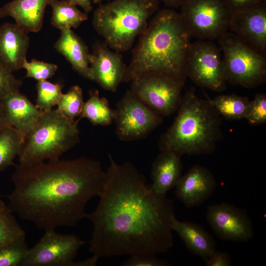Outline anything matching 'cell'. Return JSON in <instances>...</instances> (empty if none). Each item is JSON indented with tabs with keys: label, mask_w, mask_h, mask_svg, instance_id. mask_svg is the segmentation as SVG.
Segmentation results:
<instances>
[{
	"label": "cell",
	"mask_w": 266,
	"mask_h": 266,
	"mask_svg": "<svg viewBox=\"0 0 266 266\" xmlns=\"http://www.w3.org/2000/svg\"><path fill=\"white\" fill-rule=\"evenodd\" d=\"M108 158L100 201L86 217L93 226L90 252L98 258L166 252L173 246L172 201L147 184L132 163Z\"/></svg>",
	"instance_id": "6da1fadb"
},
{
	"label": "cell",
	"mask_w": 266,
	"mask_h": 266,
	"mask_svg": "<svg viewBox=\"0 0 266 266\" xmlns=\"http://www.w3.org/2000/svg\"><path fill=\"white\" fill-rule=\"evenodd\" d=\"M14 166L8 206L45 231L75 226L86 218L87 203L104 187L100 162L85 157Z\"/></svg>",
	"instance_id": "7a4b0ae2"
},
{
	"label": "cell",
	"mask_w": 266,
	"mask_h": 266,
	"mask_svg": "<svg viewBox=\"0 0 266 266\" xmlns=\"http://www.w3.org/2000/svg\"><path fill=\"white\" fill-rule=\"evenodd\" d=\"M192 36L180 13L171 8L158 10L150 19L133 50L122 82L146 73L167 75L183 82Z\"/></svg>",
	"instance_id": "3957f363"
},
{
	"label": "cell",
	"mask_w": 266,
	"mask_h": 266,
	"mask_svg": "<svg viewBox=\"0 0 266 266\" xmlns=\"http://www.w3.org/2000/svg\"><path fill=\"white\" fill-rule=\"evenodd\" d=\"M171 126L160 138L161 151L179 156L212 153L222 137V117L210 102L199 98L194 88L182 95Z\"/></svg>",
	"instance_id": "277c9868"
},
{
	"label": "cell",
	"mask_w": 266,
	"mask_h": 266,
	"mask_svg": "<svg viewBox=\"0 0 266 266\" xmlns=\"http://www.w3.org/2000/svg\"><path fill=\"white\" fill-rule=\"evenodd\" d=\"M158 8L159 0H113L95 10L93 26L110 48L127 51Z\"/></svg>",
	"instance_id": "5b68a950"
},
{
	"label": "cell",
	"mask_w": 266,
	"mask_h": 266,
	"mask_svg": "<svg viewBox=\"0 0 266 266\" xmlns=\"http://www.w3.org/2000/svg\"><path fill=\"white\" fill-rule=\"evenodd\" d=\"M57 109L42 111L36 123L23 139L19 164L31 165L60 159L80 140L78 123Z\"/></svg>",
	"instance_id": "8992f818"
},
{
	"label": "cell",
	"mask_w": 266,
	"mask_h": 266,
	"mask_svg": "<svg viewBox=\"0 0 266 266\" xmlns=\"http://www.w3.org/2000/svg\"><path fill=\"white\" fill-rule=\"evenodd\" d=\"M223 51L226 80L247 88L266 81V55L247 44L233 33L227 32L218 38Z\"/></svg>",
	"instance_id": "52a82bcc"
},
{
	"label": "cell",
	"mask_w": 266,
	"mask_h": 266,
	"mask_svg": "<svg viewBox=\"0 0 266 266\" xmlns=\"http://www.w3.org/2000/svg\"><path fill=\"white\" fill-rule=\"evenodd\" d=\"M180 7L192 37L212 40L229 30L233 12L226 0H184Z\"/></svg>",
	"instance_id": "ba28073f"
},
{
	"label": "cell",
	"mask_w": 266,
	"mask_h": 266,
	"mask_svg": "<svg viewBox=\"0 0 266 266\" xmlns=\"http://www.w3.org/2000/svg\"><path fill=\"white\" fill-rule=\"evenodd\" d=\"M130 82V91L160 115L168 116L177 110L184 82L153 73L140 75Z\"/></svg>",
	"instance_id": "9c48e42d"
},
{
	"label": "cell",
	"mask_w": 266,
	"mask_h": 266,
	"mask_svg": "<svg viewBox=\"0 0 266 266\" xmlns=\"http://www.w3.org/2000/svg\"><path fill=\"white\" fill-rule=\"evenodd\" d=\"M221 49L209 40L191 42L187 56L186 73L196 85L222 92L227 88Z\"/></svg>",
	"instance_id": "30bf717a"
},
{
	"label": "cell",
	"mask_w": 266,
	"mask_h": 266,
	"mask_svg": "<svg viewBox=\"0 0 266 266\" xmlns=\"http://www.w3.org/2000/svg\"><path fill=\"white\" fill-rule=\"evenodd\" d=\"M114 110L116 133L123 141L143 138L163 121L162 116L147 106L130 90L118 101Z\"/></svg>",
	"instance_id": "8fae6325"
},
{
	"label": "cell",
	"mask_w": 266,
	"mask_h": 266,
	"mask_svg": "<svg viewBox=\"0 0 266 266\" xmlns=\"http://www.w3.org/2000/svg\"><path fill=\"white\" fill-rule=\"evenodd\" d=\"M85 243L74 234L45 230L34 246L29 248L21 266H81V261L74 259Z\"/></svg>",
	"instance_id": "7c38bea8"
},
{
	"label": "cell",
	"mask_w": 266,
	"mask_h": 266,
	"mask_svg": "<svg viewBox=\"0 0 266 266\" xmlns=\"http://www.w3.org/2000/svg\"><path fill=\"white\" fill-rule=\"evenodd\" d=\"M206 218L215 234L224 240L247 242L254 235L252 222L246 212L226 202L207 207Z\"/></svg>",
	"instance_id": "4fadbf2b"
},
{
	"label": "cell",
	"mask_w": 266,
	"mask_h": 266,
	"mask_svg": "<svg viewBox=\"0 0 266 266\" xmlns=\"http://www.w3.org/2000/svg\"><path fill=\"white\" fill-rule=\"evenodd\" d=\"M89 79L104 90L115 92L122 82L126 66L119 52L113 51L104 42H96L89 56Z\"/></svg>",
	"instance_id": "5bb4252c"
},
{
	"label": "cell",
	"mask_w": 266,
	"mask_h": 266,
	"mask_svg": "<svg viewBox=\"0 0 266 266\" xmlns=\"http://www.w3.org/2000/svg\"><path fill=\"white\" fill-rule=\"evenodd\" d=\"M229 29L244 42L266 55V3L233 12Z\"/></svg>",
	"instance_id": "9a60e30c"
},
{
	"label": "cell",
	"mask_w": 266,
	"mask_h": 266,
	"mask_svg": "<svg viewBox=\"0 0 266 266\" xmlns=\"http://www.w3.org/2000/svg\"><path fill=\"white\" fill-rule=\"evenodd\" d=\"M216 182L213 173L207 168L193 166L178 181L176 197L187 207L199 205L213 194Z\"/></svg>",
	"instance_id": "2e32d148"
},
{
	"label": "cell",
	"mask_w": 266,
	"mask_h": 266,
	"mask_svg": "<svg viewBox=\"0 0 266 266\" xmlns=\"http://www.w3.org/2000/svg\"><path fill=\"white\" fill-rule=\"evenodd\" d=\"M29 45L28 33L16 23L0 26V63L9 71L23 68Z\"/></svg>",
	"instance_id": "e0dca14e"
},
{
	"label": "cell",
	"mask_w": 266,
	"mask_h": 266,
	"mask_svg": "<svg viewBox=\"0 0 266 266\" xmlns=\"http://www.w3.org/2000/svg\"><path fill=\"white\" fill-rule=\"evenodd\" d=\"M1 102L7 125L16 129L24 139L36 123L42 111L19 91L8 94Z\"/></svg>",
	"instance_id": "ac0fdd59"
},
{
	"label": "cell",
	"mask_w": 266,
	"mask_h": 266,
	"mask_svg": "<svg viewBox=\"0 0 266 266\" xmlns=\"http://www.w3.org/2000/svg\"><path fill=\"white\" fill-rule=\"evenodd\" d=\"M52 0H13L0 7V19L9 16L24 31L38 32L43 25L46 7Z\"/></svg>",
	"instance_id": "d6986e66"
},
{
	"label": "cell",
	"mask_w": 266,
	"mask_h": 266,
	"mask_svg": "<svg viewBox=\"0 0 266 266\" xmlns=\"http://www.w3.org/2000/svg\"><path fill=\"white\" fill-rule=\"evenodd\" d=\"M181 157L167 151H161L154 161L151 170V187L158 194L166 195L175 187L182 170Z\"/></svg>",
	"instance_id": "ffe728a7"
},
{
	"label": "cell",
	"mask_w": 266,
	"mask_h": 266,
	"mask_svg": "<svg viewBox=\"0 0 266 266\" xmlns=\"http://www.w3.org/2000/svg\"><path fill=\"white\" fill-rule=\"evenodd\" d=\"M176 232L192 253L206 261L216 249V242L202 227L196 223L178 220L174 217L171 223Z\"/></svg>",
	"instance_id": "44dd1931"
},
{
	"label": "cell",
	"mask_w": 266,
	"mask_h": 266,
	"mask_svg": "<svg viewBox=\"0 0 266 266\" xmlns=\"http://www.w3.org/2000/svg\"><path fill=\"white\" fill-rule=\"evenodd\" d=\"M54 47L66 58L74 70L89 79L90 53L84 42L71 29L61 30L60 36Z\"/></svg>",
	"instance_id": "7402d4cb"
},
{
	"label": "cell",
	"mask_w": 266,
	"mask_h": 266,
	"mask_svg": "<svg viewBox=\"0 0 266 266\" xmlns=\"http://www.w3.org/2000/svg\"><path fill=\"white\" fill-rule=\"evenodd\" d=\"M89 99L84 103L79 119H88L94 126H108L113 121L114 110L108 100L100 98L98 90L90 91Z\"/></svg>",
	"instance_id": "603a6c76"
},
{
	"label": "cell",
	"mask_w": 266,
	"mask_h": 266,
	"mask_svg": "<svg viewBox=\"0 0 266 266\" xmlns=\"http://www.w3.org/2000/svg\"><path fill=\"white\" fill-rule=\"evenodd\" d=\"M50 5L52 10L51 24L60 30L76 28L88 19L86 13L66 1L52 0Z\"/></svg>",
	"instance_id": "cb8c5ba5"
},
{
	"label": "cell",
	"mask_w": 266,
	"mask_h": 266,
	"mask_svg": "<svg viewBox=\"0 0 266 266\" xmlns=\"http://www.w3.org/2000/svg\"><path fill=\"white\" fill-rule=\"evenodd\" d=\"M209 100L219 115L228 120L245 119L251 104L247 97L234 94L219 95Z\"/></svg>",
	"instance_id": "d4e9b609"
},
{
	"label": "cell",
	"mask_w": 266,
	"mask_h": 266,
	"mask_svg": "<svg viewBox=\"0 0 266 266\" xmlns=\"http://www.w3.org/2000/svg\"><path fill=\"white\" fill-rule=\"evenodd\" d=\"M23 138L14 128L5 126L0 132V171L11 166H15L14 160L18 156Z\"/></svg>",
	"instance_id": "484cf974"
},
{
	"label": "cell",
	"mask_w": 266,
	"mask_h": 266,
	"mask_svg": "<svg viewBox=\"0 0 266 266\" xmlns=\"http://www.w3.org/2000/svg\"><path fill=\"white\" fill-rule=\"evenodd\" d=\"M26 233L13 215V212L0 200V245L25 240Z\"/></svg>",
	"instance_id": "4316f807"
},
{
	"label": "cell",
	"mask_w": 266,
	"mask_h": 266,
	"mask_svg": "<svg viewBox=\"0 0 266 266\" xmlns=\"http://www.w3.org/2000/svg\"><path fill=\"white\" fill-rule=\"evenodd\" d=\"M64 87L60 83H53L48 81H38L36 84V106L41 111H48L57 105L63 95Z\"/></svg>",
	"instance_id": "83f0119b"
},
{
	"label": "cell",
	"mask_w": 266,
	"mask_h": 266,
	"mask_svg": "<svg viewBox=\"0 0 266 266\" xmlns=\"http://www.w3.org/2000/svg\"><path fill=\"white\" fill-rule=\"evenodd\" d=\"M84 103L82 89L74 85L66 94H63L57 109L66 117L75 120L81 114Z\"/></svg>",
	"instance_id": "f1b7e54d"
},
{
	"label": "cell",
	"mask_w": 266,
	"mask_h": 266,
	"mask_svg": "<svg viewBox=\"0 0 266 266\" xmlns=\"http://www.w3.org/2000/svg\"><path fill=\"white\" fill-rule=\"evenodd\" d=\"M28 249L25 240L0 245V266H21Z\"/></svg>",
	"instance_id": "f546056e"
},
{
	"label": "cell",
	"mask_w": 266,
	"mask_h": 266,
	"mask_svg": "<svg viewBox=\"0 0 266 266\" xmlns=\"http://www.w3.org/2000/svg\"><path fill=\"white\" fill-rule=\"evenodd\" d=\"M23 68L26 70V77L33 78L39 81L51 78L58 69L56 64L44 62L35 59L24 62Z\"/></svg>",
	"instance_id": "4dcf8cb0"
},
{
	"label": "cell",
	"mask_w": 266,
	"mask_h": 266,
	"mask_svg": "<svg viewBox=\"0 0 266 266\" xmlns=\"http://www.w3.org/2000/svg\"><path fill=\"white\" fill-rule=\"evenodd\" d=\"M251 125L263 124L266 122V95L257 94L251 101L250 107L246 118Z\"/></svg>",
	"instance_id": "1f68e13d"
},
{
	"label": "cell",
	"mask_w": 266,
	"mask_h": 266,
	"mask_svg": "<svg viewBox=\"0 0 266 266\" xmlns=\"http://www.w3.org/2000/svg\"><path fill=\"white\" fill-rule=\"evenodd\" d=\"M22 84L20 80L0 63V101L8 94L19 91Z\"/></svg>",
	"instance_id": "d6a6232c"
},
{
	"label": "cell",
	"mask_w": 266,
	"mask_h": 266,
	"mask_svg": "<svg viewBox=\"0 0 266 266\" xmlns=\"http://www.w3.org/2000/svg\"><path fill=\"white\" fill-rule=\"evenodd\" d=\"M156 255L136 254L130 257L122 265L123 266H166L169 264L166 261L156 258Z\"/></svg>",
	"instance_id": "836d02e7"
},
{
	"label": "cell",
	"mask_w": 266,
	"mask_h": 266,
	"mask_svg": "<svg viewBox=\"0 0 266 266\" xmlns=\"http://www.w3.org/2000/svg\"><path fill=\"white\" fill-rule=\"evenodd\" d=\"M205 262L206 266H230L232 259L228 252L215 249Z\"/></svg>",
	"instance_id": "e575fe53"
},
{
	"label": "cell",
	"mask_w": 266,
	"mask_h": 266,
	"mask_svg": "<svg viewBox=\"0 0 266 266\" xmlns=\"http://www.w3.org/2000/svg\"><path fill=\"white\" fill-rule=\"evenodd\" d=\"M233 12L254 7L266 1L263 0H226Z\"/></svg>",
	"instance_id": "d590c367"
},
{
	"label": "cell",
	"mask_w": 266,
	"mask_h": 266,
	"mask_svg": "<svg viewBox=\"0 0 266 266\" xmlns=\"http://www.w3.org/2000/svg\"><path fill=\"white\" fill-rule=\"evenodd\" d=\"M75 5L81 6L88 13L91 11L93 6L91 3V0H64Z\"/></svg>",
	"instance_id": "8d00e7d4"
},
{
	"label": "cell",
	"mask_w": 266,
	"mask_h": 266,
	"mask_svg": "<svg viewBox=\"0 0 266 266\" xmlns=\"http://www.w3.org/2000/svg\"><path fill=\"white\" fill-rule=\"evenodd\" d=\"M167 7L169 8L179 7L184 0H160Z\"/></svg>",
	"instance_id": "74e56055"
},
{
	"label": "cell",
	"mask_w": 266,
	"mask_h": 266,
	"mask_svg": "<svg viewBox=\"0 0 266 266\" xmlns=\"http://www.w3.org/2000/svg\"><path fill=\"white\" fill-rule=\"evenodd\" d=\"M7 126L3 108L0 101V132L5 127Z\"/></svg>",
	"instance_id": "f35d334b"
},
{
	"label": "cell",
	"mask_w": 266,
	"mask_h": 266,
	"mask_svg": "<svg viewBox=\"0 0 266 266\" xmlns=\"http://www.w3.org/2000/svg\"><path fill=\"white\" fill-rule=\"evenodd\" d=\"M102 0H93L94 3H98L100 2Z\"/></svg>",
	"instance_id": "ab89813d"
},
{
	"label": "cell",
	"mask_w": 266,
	"mask_h": 266,
	"mask_svg": "<svg viewBox=\"0 0 266 266\" xmlns=\"http://www.w3.org/2000/svg\"><path fill=\"white\" fill-rule=\"evenodd\" d=\"M263 0L264 1H266V0Z\"/></svg>",
	"instance_id": "60d3db41"
}]
</instances>
